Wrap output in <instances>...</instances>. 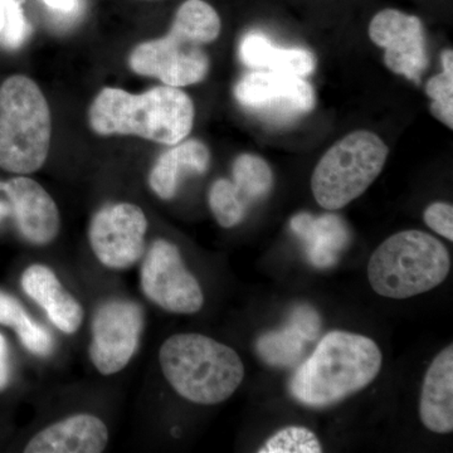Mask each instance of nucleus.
<instances>
[{
    "mask_svg": "<svg viewBox=\"0 0 453 453\" xmlns=\"http://www.w3.org/2000/svg\"><path fill=\"white\" fill-rule=\"evenodd\" d=\"M0 325L14 329L23 347L33 356L50 357L55 349V340L49 330L33 320L22 303L4 291H0Z\"/></svg>",
    "mask_w": 453,
    "mask_h": 453,
    "instance_id": "nucleus-20",
    "label": "nucleus"
},
{
    "mask_svg": "<svg viewBox=\"0 0 453 453\" xmlns=\"http://www.w3.org/2000/svg\"><path fill=\"white\" fill-rule=\"evenodd\" d=\"M195 119L192 98L180 88L166 85L140 95L106 88L88 110L89 127L97 135L139 136L168 146L188 138Z\"/></svg>",
    "mask_w": 453,
    "mask_h": 453,
    "instance_id": "nucleus-1",
    "label": "nucleus"
},
{
    "mask_svg": "<svg viewBox=\"0 0 453 453\" xmlns=\"http://www.w3.org/2000/svg\"><path fill=\"white\" fill-rule=\"evenodd\" d=\"M211 165V151L198 139L183 140L160 155L149 174V186L164 201L174 198L183 179L203 175Z\"/></svg>",
    "mask_w": 453,
    "mask_h": 453,
    "instance_id": "nucleus-16",
    "label": "nucleus"
},
{
    "mask_svg": "<svg viewBox=\"0 0 453 453\" xmlns=\"http://www.w3.org/2000/svg\"><path fill=\"white\" fill-rule=\"evenodd\" d=\"M389 148L378 134L357 130L336 142L316 164L311 177L315 201L338 211L356 201L380 177Z\"/></svg>",
    "mask_w": 453,
    "mask_h": 453,
    "instance_id": "nucleus-7",
    "label": "nucleus"
},
{
    "mask_svg": "<svg viewBox=\"0 0 453 453\" xmlns=\"http://www.w3.org/2000/svg\"><path fill=\"white\" fill-rule=\"evenodd\" d=\"M222 22L204 0H187L179 7L165 37L139 44L129 57L131 70L155 77L166 86L186 88L202 82L210 73L204 46L219 37Z\"/></svg>",
    "mask_w": 453,
    "mask_h": 453,
    "instance_id": "nucleus-3",
    "label": "nucleus"
},
{
    "mask_svg": "<svg viewBox=\"0 0 453 453\" xmlns=\"http://www.w3.org/2000/svg\"><path fill=\"white\" fill-rule=\"evenodd\" d=\"M309 339L296 326L288 323L281 330H273L259 336L256 350L266 365L288 368L296 365L305 353Z\"/></svg>",
    "mask_w": 453,
    "mask_h": 453,
    "instance_id": "nucleus-22",
    "label": "nucleus"
},
{
    "mask_svg": "<svg viewBox=\"0 0 453 453\" xmlns=\"http://www.w3.org/2000/svg\"><path fill=\"white\" fill-rule=\"evenodd\" d=\"M442 73L426 83V95L431 98L429 111L438 121L453 129V52L445 50L441 55Z\"/></svg>",
    "mask_w": 453,
    "mask_h": 453,
    "instance_id": "nucleus-23",
    "label": "nucleus"
},
{
    "mask_svg": "<svg viewBox=\"0 0 453 453\" xmlns=\"http://www.w3.org/2000/svg\"><path fill=\"white\" fill-rule=\"evenodd\" d=\"M23 291L46 312L59 332L73 335L81 327L85 311L73 295L65 290L58 277L46 265L35 264L20 279Z\"/></svg>",
    "mask_w": 453,
    "mask_h": 453,
    "instance_id": "nucleus-15",
    "label": "nucleus"
},
{
    "mask_svg": "<svg viewBox=\"0 0 453 453\" xmlns=\"http://www.w3.org/2000/svg\"><path fill=\"white\" fill-rule=\"evenodd\" d=\"M208 203L214 219L223 228H234L246 219L250 205L243 201L229 179L220 178L211 184Z\"/></svg>",
    "mask_w": 453,
    "mask_h": 453,
    "instance_id": "nucleus-24",
    "label": "nucleus"
},
{
    "mask_svg": "<svg viewBox=\"0 0 453 453\" xmlns=\"http://www.w3.org/2000/svg\"><path fill=\"white\" fill-rule=\"evenodd\" d=\"M144 325V310L135 301L111 299L98 306L88 353L100 374L109 377L127 368L138 350Z\"/></svg>",
    "mask_w": 453,
    "mask_h": 453,
    "instance_id": "nucleus-10",
    "label": "nucleus"
},
{
    "mask_svg": "<svg viewBox=\"0 0 453 453\" xmlns=\"http://www.w3.org/2000/svg\"><path fill=\"white\" fill-rule=\"evenodd\" d=\"M323 452L318 436L306 427L290 426L277 431L259 447L258 453H320Z\"/></svg>",
    "mask_w": 453,
    "mask_h": 453,
    "instance_id": "nucleus-25",
    "label": "nucleus"
},
{
    "mask_svg": "<svg viewBox=\"0 0 453 453\" xmlns=\"http://www.w3.org/2000/svg\"><path fill=\"white\" fill-rule=\"evenodd\" d=\"M238 56L252 70L273 71L308 77L314 73L316 59L308 50L276 47L270 38L259 32L244 35L238 47Z\"/></svg>",
    "mask_w": 453,
    "mask_h": 453,
    "instance_id": "nucleus-19",
    "label": "nucleus"
},
{
    "mask_svg": "<svg viewBox=\"0 0 453 453\" xmlns=\"http://www.w3.org/2000/svg\"><path fill=\"white\" fill-rule=\"evenodd\" d=\"M234 98L246 111L273 124H291L314 110L315 89L305 77L255 70L234 86Z\"/></svg>",
    "mask_w": 453,
    "mask_h": 453,
    "instance_id": "nucleus-8",
    "label": "nucleus"
},
{
    "mask_svg": "<svg viewBox=\"0 0 453 453\" xmlns=\"http://www.w3.org/2000/svg\"><path fill=\"white\" fill-rule=\"evenodd\" d=\"M148 226L144 211L139 205L127 202L105 205L89 222V246L103 266L129 270L144 255Z\"/></svg>",
    "mask_w": 453,
    "mask_h": 453,
    "instance_id": "nucleus-11",
    "label": "nucleus"
},
{
    "mask_svg": "<svg viewBox=\"0 0 453 453\" xmlns=\"http://www.w3.org/2000/svg\"><path fill=\"white\" fill-rule=\"evenodd\" d=\"M11 383V356L7 339L0 333V393L4 392Z\"/></svg>",
    "mask_w": 453,
    "mask_h": 453,
    "instance_id": "nucleus-29",
    "label": "nucleus"
},
{
    "mask_svg": "<svg viewBox=\"0 0 453 453\" xmlns=\"http://www.w3.org/2000/svg\"><path fill=\"white\" fill-rule=\"evenodd\" d=\"M419 417L434 434L453 431V348L443 349L429 365L419 399Z\"/></svg>",
    "mask_w": 453,
    "mask_h": 453,
    "instance_id": "nucleus-17",
    "label": "nucleus"
},
{
    "mask_svg": "<svg viewBox=\"0 0 453 453\" xmlns=\"http://www.w3.org/2000/svg\"><path fill=\"white\" fill-rule=\"evenodd\" d=\"M426 225L437 234L453 241V207L449 203L437 202L428 205L423 214Z\"/></svg>",
    "mask_w": 453,
    "mask_h": 453,
    "instance_id": "nucleus-27",
    "label": "nucleus"
},
{
    "mask_svg": "<svg viewBox=\"0 0 453 453\" xmlns=\"http://www.w3.org/2000/svg\"><path fill=\"white\" fill-rule=\"evenodd\" d=\"M42 2L57 13L65 14V16L76 13L81 4L80 0H42Z\"/></svg>",
    "mask_w": 453,
    "mask_h": 453,
    "instance_id": "nucleus-30",
    "label": "nucleus"
},
{
    "mask_svg": "<svg viewBox=\"0 0 453 453\" xmlns=\"http://www.w3.org/2000/svg\"><path fill=\"white\" fill-rule=\"evenodd\" d=\"M5 0H0V32H2L3 22H4Z\"/></svg>",
    "mask_w": 453,
    "mask_h": 453,
    "instance_id": "nucleus-32",
    "label": "nucleus"
},
{
    "mask_svg": "<svg viewBox=\"0 0 453 453\" xmlns=\"http://www.w3.org/2000/svg\"><path fill=\"white\" fill-rule=\"evenodd\" d=\"M52 136L50 110L37 83L14 74L0 86V168L31 174L46 163Z\"/></svg>",
    "mask_w": 453,
    "mask_h": 453,
    "instance_id": "nucleus-6",
    "label": "nucleus"
},
{
    "mask_svg": "<svg viewBox=\"0 0 453 453\" xmlns=\"http://www.w3.org/2000/svg\"><path fill=\"white\" fill-rule=\"evenodd\" d=\"M383 357L368 336L326 334L290 380L291 395L310 408L330 407L366 388L380 374Z\"/></svg>",
    "mask_w": 453,
    "mask_h": 453,
    "instance_id": "nucleus-2",
    "label": "nucleus"
},
{
    "mask_svg": "<svg viewBox=\"0 0 453 453\" xmlns=\"http://www.w3.org/2000/svg\"><path fill=\"white\" fill-rule=\"evenodd\" d=\"M451 259L434 235L410 229L390 235L372 253L368 280L372 290L403 300L434 290L449 276Z\"/></svg>",
    "mask_w": 453,
    "mask_h": 453,
    "instance_id": "nucleus-5",
    "label": "nucleus"
},
{
    "mask_svg": "<svg viewBox=\"0 0 453 453\" xmlns=\"http://www.w3.org/2000/svg\"><path fill=\"white\" fill-rule=\"evenodd\" d=\"M273 173L270 164L255 154H241L232 166V183L251 207L270 195L273 187Z\"/></svg>",
    "mask_w": 453,
    "mask_h": 453,
    "instance_id": "nucleus-21",
    "label": "nucleus"
},
{
    "mask_svg": "<svg viewBox=\"0 0 453 453\" xmlns=\"http://www.w3.org/2000/svg\"><path fill=\"white\" fill-rule=\"evenodd\" d=\"M288 323L305 334L309 342H314L320 334L321 320L318 311L310 305H299L292 310Z\"/></svg>",
    "mask_w": 453,
    "mask_h": 453,
    "instance_id": "nucleus-28",
    "label": "nucleus"
},
{
    "mask_svg": "<svg viewBox=\"0 0 453 453\" xmlns=\"http://www.w3.org/2000/svg\"><path fill=\"white\" fill-rule=\"evenodd\" d=\"M368 35L384 50V64L398 76L421 83L429 65L427 35L421 18L387 8L372 18Z\"/></svg>",
    "mask_w": 453,
    "mask_h": 453,
    "instance_id": "nucleus-12",
    "label": "nucleus"
},
{
    "mask_svg": "<svg viewBox=\"0 0 453 453\" xmlns=\"http://www.w3.org/2000/svg\"><path fill=\"white\" fill-rule=\"evenodd\" d=\"M140 288L146 299L172 314L201 311L204 295L196 276L188 270L177 244L154 241L140 267Z\"/></svg>",
    "mask_w": 453,
    "mask_h": 453,
    "instance_id": "nucleus-9",
    "label": "nucleus"
},
{
    "mask_svg": "<svg viewBox=\"0 0 453 453\" xmlns=\"http://www.w3.org/2000/svg\"><path fill=\"white\" fill-rule=\"evenodd\" d=\"M290 226L303 241L310 264L318 268L335 266L350 240L347 223L335 214L299 213L292 217Z\"/></svg>",
    "mask_w": 453,
    "mask_h": 453,
    "instance_id": "nucleus-18",
    "label": "nucleus"
},
{
    "mask_svg": "<svg viewBox=\"0 0 453 453\" xmlns=\"http://www.w3.org/2000/svg\"><path fill=\"white\" fill-rule=\"evenodd\" d=\"M5 181H0V192H4Z\"/></svg>",
    "mask_w": 453,
    "mask_h": 453,
    "instance_id": "nucleus-33",
    "label": "nucleus"
},
{
    "mask_svg": "<svg viewBox=\"0 0 453 453\" xmlns=\"http://www.w3.org/2000/svg\"><path fill=\"white\" fill-rule=\"evenodd\" d=\"M4 192L11 199L20 234L35 246L52 243L61 229V216L50 193L27 177L5 181Z\"/></svg>",
    "mask_w": 453,
    "mask_h": 453,
    "instance_id": "nucleus-13",
    "label": "nucleus"
},
{
    "mask_svg": "<svg viewBox=\"0 0 453 453\" xmlns=\"http://www.w3.org/2000/svg\"><path fill=\"white\" fill-rule=\"evenodd\" d=\"M9 214H11V208H9V205L5 204V203L0 202V220L8 217Z\"/></svg>",
    "mask_w": 453,
    "mask_h": 453,
    "instance_id": "nucleus-31",
    "label": "nucleus"
},
{
    "mask_svg": "<svg viewBox=\"0 0 453 453\" xmlns=\"http://www.w3.org/2000/svg\"><path fill=\"white\" fill-rule=\"evenodd\" d=\"M31 26L23 12L20 0H5L4 22L0 32V44L7 50H17L31 35Z\"/></svg>",
    "mask_w": 453,
    "mask_h": 453,
    "instance_id": "nucleus-26",
    "label": "nucleus"
},
{
    "mask_svg": "<svg viewBox=\"0 0 453 453\" xmlns=\"http://www.w3.org/2000/svg\"><path fill=\"white\" fill-rule=\"evenodd\" d=\"M109 428L103 419L77 413L47 426L27 443L26 453H100L109 445Z\"/></svg>",
    "mask_w": 453,
    "mask_h": 453,
    "instance_id": "nucleus-14",
    "label": "nucleus"
},
{
    "mask_svg": "<svg viewBox=\"0 0 453 453\" xmlns=\"http://www.w3.org/2000/svg\"><path fill=\"white\" fill-rule=\"evenodd\" d=\"M160 368L181 398L202 405L222 403L244 378L242 359L228 345L201 334H177L163 342Z\"/></svg>",
    "mask_w": 453,
    "mask_h": 453,
    "instance_id": "nucleus-4",
    "label": "nucleus"
}]
</instances>
